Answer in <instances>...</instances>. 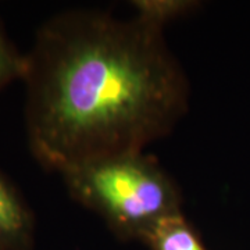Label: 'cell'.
<instances>
[{
	"label": "cell",
	"instance_id": "cell-1",
	"mask_svg": "<svg viewBox=\"0 0 250 250\" xmlns=\"http://www.w3.org/2000/svg\"><path fill=\"white\" fill-rule=\"evenodd\" d=\"M29 150L62 174L143 149L170 134L189 82L163 29L100 10H67L38 29L25 54Z\"/></svg>",
	"mask_w": 250,
	"mask_h": 250
},
{
	"label": "cell",
	"instance_id": "cell-2",
	"mask_svg": "<svg viewBox=\"0 0 250 250\" xmlns=\"http://www.w3.org/2000/svg\"><path fill=\"white\" fill-rule=\"evenodd\" d=\"M60 175L71 197L124 241H141L154 224L182 213L178 187L143 152L86 161Z\"/></svg>",
	"mask_w": 250,
	"mask_h": 250
},
{
	"label": "cell",
	"instance_id": "cell-3",
	"mask_svg": "<svg viewBox=\"0 0 250 250\" xmlns=\"http://www.w3.org/2000/svg\"><path fill=\"white\" fill-rule=\"evenodd\" d=\"M35 217L9 179L0 172V250H34Z\"/></svg>",
	"mask_w": 250,
	"mask_h": 250
},
{
	"label": "cell",
	"instance_id": "cell-4",
	"mask_svg": "<svg viewBox=\"0 0 250 250\" xmlns=\"http://www.w3.org/2000/svg\"><path fill=\"white\" fill-rule=\"evenodd\" d=\"M141 241L152 250H207L182 213L154 224Z\"/></svg>",
	"mask_w": 250,
	"mask_h": 250
},
{
	"label": "cell",
	"instance_id": "cell-5",
	"mask_svg": "<svg viewBox=\"0 0 250 250\" xmlns=\"http://www.w3.org/2000/svg\"><path fill=\"white\" fill-rule=\"evenodd\" d=\"M131 4L134 17L160 29L199 7V3L192 0H134Z\"/></svg>",
	"mask_w": 250,
	"mask_h": 250
},
{
	"label": "cell",
	"instance_id": "cell-6",
	"mask_svg": "<svg viewBox=\"0 0 250 250\" xmlns=\"http://www.w3.org/2000/svg\"><path fill=\"white\" fill-rule=\"evenodd\" d=\"M25 72V54L13 45L0 20V92L13 81L22 80Z\"/></svg>",
	"mask_w": 250,
	"mask_h": 250
}]
</instances>
